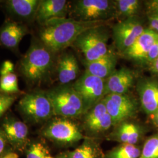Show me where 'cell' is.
Instances as JSON below:
<instances>
[{
    "label": "cell",
    "mask_w": 158,
    "mask_h": 158,
    "mask_svg": "<svg viewBox=\"0 0 158 158\" xmlns=\"http://www.w3.org/2000/svg\"><path fill=\"white\" fill-rule=\"evenodd\" d=\"M53 66L52 52L43 44L33 40L20 62V70L28 82L38 84L48 77Z\"/></svg>",
    "instance_id": "obj_2"
},
{
    "label": "cell",
    "mask_w": 158,
    "mask_h": 158,
    "mask_svg": "<svg viewBox=\"0 0 158 158\" xmlns=\"http://www.w3.org/2000/svg\"><path fill=\"white\" fill-rule=\"evenodd\" d=\"M0 158H19V155L17 154V153L8 150Z\"/></svg>",
    "instance_id": "obj_33"
},
{
    "label": "cell",
    "mask_w": 158,
    "mask_h": 158,
    "mask_svg": "<svg viewBox=\"0 0 158 158\" xmlns=\"http://www.w3.org/2000/svg\"><path fill=\"white\" fill-rule=\"evenodd\" d=\"M151 64V70L153 73L158 74V56L150 63Z\"/></svg>",
    "instance_id": "obj_34"
},
{
    "label": "cell",
    "mask_w": 158,
    "mask_h": 158,
    "mask_svg": "<svg viewBox=\"0 0 158 158\" xmlns=\"http://www.w3.org/2000/svg\"><path fill=\"white\" fill-rule=\"evenodd\" d=\"M79 73L78 62L72 53H64L59 59L57 75L62 85H67L77 78Z\"/></svg>",
    "instance_id": "obj_19"
},
{
    "label": "cell",
    "mask_w": 158,
    "mask_h": 158,
    "mask_svg": "<svg viewBox=\"0 0 158 158\" xmlns=\"http://www.w3.org/2000/svg\"><path fill=\"white\" fill-rule=\"evenodd\" d=\"M158 56V40L154 43L151 47L150 51H149L147 55L145 62L151 63Z\"/></svg>",
    "instance_id": "obj_30"
},
{
    "label": "cell",
    "mask_w": 158,
    "mask_h": 158,
    "mask_svg": "<svg viewBox=\"0 0 158 158\" xmlns=\"http://www.w3.org/2000/svg\"><path fill=\"white\" fill-rule=\"evenodd\" d=\"M108 35L100 26L89 29L81 34L74 42L83 54L85 62H92L106 56L108 49Z\"/></svg>",
    "instance_id": "obj_5"
},
{
    "label": "cell",
    "mask_w": 158,
    "mask_h": 158,
    "mask_svg": "<svg viewBox=\"0 0 158 158\" xmlns=\"http://www.w3.org/2000/svg\"><path fill=\"white\" fill-rule=\"evenodd\" d=\"M131 123L125 121L120 124L115 132V138L122 143H129Z\"/></svg>",
    "instance_id": "obj_27"
},
{
    "label": "cell",
    "mask_w": 158,
    "mask_h": 158,
    "mask_svg": "<svg viewBox=\"0 0 158 158\" xmlns=\"http://www.w3.org/2000/svg\"><path fill=\"white\" fill-rule=\"evenodd\" d=\"M57 158H68V153H63L59 155Z\"/></svg>",
    "instance_id": "obj_35"
},
{
    "label": "cell",
    "mask_w": 158,
    "mask_h": 158,
    "mask_svg": "<svg viewBox=\"0 0 158 158\" xmlns=\"http://www.w3.org/2000/svg\"><path fill=\"white\" fill-rule=\"evenodd\" d=\"M141 151L135 145L123 143L108 153L106 158H139Z\"/></svg>",
    "instance_id": "obj_23"
},
{
    "label": "cell",
    "mask_w": 158,
    "mask_h": 158,
    "mask_svg": "<svg viewBox=\"0 0 158 158\" xmlns=\"http://www.w3.org/2000/svg\"><path fill=\"white\" fill-rule=\"evenodd\" d=\"M74 12L85 22H101L116 13L114 1L108 0H79L75 2Z\"/></svg>",
    "instance_id": "obj_7"
},
{
    "label": "cell",
    "mask_w": 158,
    "mask_h": 158,
    "mask_svg": "<svg viewBox=\"0 0 158 158\" xmlns=\"http://www.w3.org/2000/svg\"><path fill=\"white\" fill-rule=\"evenodd\" d=\"M18 95L8 94L0 91V117L11 107L17 100Z\"/></svg>",
    "instance_id": "obj_28"
},
{
    "label": "cell",
    "mask_w": 158,
    "mask_h": 158,
    "mask_svg": "<svg viewBox=\"0 0 158 158\" xmlns=\"http://www.w3.org/2000/svg\"><path fill=\"white\" fill-rule=\"evenodd\" d=\"M85 125L87 130L94 134L106 132L113 125L111 117L102 100L86 114Z\"/></svg>",
    "instance_id": "obj_13"
},
{
    "label": "cell",
    "mask_w": 158,
    "mask_h": 158,
    "mask_svg": "<svg viewBox=\"0 0 158 158\" xmlns=\"http://www.w3.org/2000/svg\"><path fill=\"white\" fill-rule=\"evenodd\" d=\"M98 23L76 21L66 18L52 19L42 25L40 40L52 52H59L73 44L85 31L100 26Z\"/></svg>",
    "instance_id": "obj_1"
},
{
    "label": "cell",
    "mask_w": 158,
    "mask_h": 158,
    "mask_svg": "<svg viewBox=\"0 0 158 158\" xmlns=\"http://www.w3.org/2000/svg\"><path fill=\"white\" fill-rule=\"evenodd\" d=\"M141 23L135 17L125 19L113 28V36L117 48L121 53L134 44L144 31Z\"/></svg>",
    "instance_id": "obj_10"
},
{
    "label": "cell",
    "mask_w": 158,
    "mask_h": 158,
    "mask_svg": "<svg viewBox=\"0 0 158 158\" xmlns=\"http://www.w3.org/2000/svg\"><path fill=\"white\" fill-rule=\"evenodd\" d=\"M46 158H53V157H52V156H51V155H50V154H49V155H48V156H47V157H46Z\"/></svg>",
    "instance_id": "obj_37"
},
{
    "label": "cell",
    "mask_w": 158,
    "mask_h": 158,
    "mask_svg": "<svg viewBox=\"0 0 158 158\" xmlns=\"http://www.w3.org/2000/svg\"><path fill=\"white\" fill-rule=\"evenodd\" d=\"M21 113L29 121L40 124L55 115L53 107L47 92L35 91L23 96L18 103Z\"/></svg>",
    "instance_id": "obj_4"
},
{
    "label": "cell",
    "mask_w": 158,
    "mask_h": 158,
    "mask_svg": "<svg viewBox=\"0 0 158 158\" xmlns=\"http://www.w3.org/2000/svg\"><path fill=\"white\" fill-rule=\"evenodd\" d=\"M8 144L6 136L0 127V158L8 151L7 149Z\"/></svg>",
    "instance_id": "obj_31"
},
{
    "label": "cell",
    "mask_w": 158,
    "mask_h": 158,
    "mask_svg": "<svg viewBox=\"0 0 158 158\" xmlns=\"http://www.w3.org/2000/svg\"><path fill=\"white\" fill-rule=\"evenodd\" d=\"M42 135L61 144H72L81 140L84 136L73 121L63 117L50 121L42 129Z\"/></svg>",
    "instance_id": "obj_6"
},
{
    "label": "cell",
    "mask_w": 158,
    "mask_h": 158,
    "mask_svg": "<svg viewBox=\"0 0 158 158\" xmlns=\"http://www.w3.org/2000/svg\"><path fill=\"white\" fill-rule=\"evenodd\" d=\"M40 2L38 0H9L6 1V7L14 15L31 20L35 18Z\"/></svg>",
    "instance_id": "obj_21"
},
{
    "label": "cell",
    "mask_w": 158,
    "mask_h": 158,
    "mask_svg": "<svg viewBox=\"0 0 158 158\" xmlns=\"http://www.w3.org/2000/svg\"><path fill=\"white\" fill-rule=\"evenodd\" d=\"M28 32V28L21 23L6 22L0 29V44L12 51L17 50L21 40Z\"/></svg>",
    "instance_id": "obj_17"
},
{
    "label": "cell",
    "mask_w": 158,
    "mask_h": 158,
    "mask_svg": "<svg viewBox=\"0 0 158 158\" xmlns=\"http://www.w3.org/2000/svg\"><path fill=\"white\" fill-rule=\"evenodd\" d=\"M55 115L66 118H76L87 111L85 104L73 85H62L47 92Z\"/></svg>",
    "instance_id": "obj_3"
},
{
    "label": "cell",
    "mask_w": 158,
    "mask_h": 158,
    "mask_svg": "<svg viewBox=\"0 0 158 158\" xmlns=\"http://www.w3.org/2000/svg\"><path fill=\"white\" fill-rule=\"evenodd\" d=\"M155 119L156 120V121H157V123H158V111L157 113H156V114L155 115Z\"/></svg>",
    "instance_id": "obj_36"
},
{
    "label": "cell",
    "mask_w": 158,
    "mask_h": 158,
    "mask_svg": "<svg viewBox=\"0 0 158 158\" xmlns=\"http://www.w3.org/2000/svg\"><path fill=\"white\" fill-rule=\"evenodd\" d=\"M114 4L116 13L125 19L135 17L140 8V1L138 0H117Z\"/></svg>",
    "instance_id": "obj_22"
},
{
    "label": "cell",
    "mask_w": 158,
    "mask_h": 158,
    "mask_svg": "<svg viewBox=\"0 0 158 158\" xmlns=\"http://www.w3.org/2000/svg\"><path fill=\"white\" fill-rule=\"evenodd\" d=\"M110 115L113 125L119 124L135 115L137 110L135 100L125 94H109L102 100Z\"/></svg>",
    "instance_id": "obj_9"
},
{
    "label": "cell",
    "mask_w": 158,
    "mask_h": 158,
    "mask_svg": "<svg viewBox=\"0 0 158 158\" xmlns=\"http://www.w3.org/2000/svg\"><path fill=\"white\" fill-rule=\"evenodd\" d=\"M85 104L87 111L106 96V80L85 73L73 85Z\"/></svg>",
    "instance_id": "obj_8"
},
{
    "label": "cell",
    "mask_w": 158,
    "mask_h": 158,
    "mask_svg": "<svg viewBox=\"0 0 158 158\" xmlns=\"http://www.w3.org/2000/svg\"><path fill=\"white\" fill-rule=\"evenodd\" d=\"M117 59L113 52L92 61L85 62V73L102 79H107L116 70Z\"/></svg>",
    "instance_id": "obj_18"
},
{
    "label": "cell",
    "mask_w": 158,
    "mask_h": 158,
    "mask_svg": "<svg viewBox=\"0 0 158 158\" xmlns=\"http://www.w3.org/2000/svg\"><path fill=\"white\" fill-rule=\"evenodd\" d=\"M134 73L127 68L115 70L106 80V96L109 94H127L134 85Z\"/></svg>",
    "instance_id": "obj_14"
},
{
    "label": "cell",
    "mask_w": 158,
    "mask_h": 158,
    "mask_svg": "<svg viewBox=\"0 0 158 158\" xmlns=\"http://www.w3.org/2000/svg\"><path fill=\"white\" fill-rule=\"evenodd\" d=\"M139 158H158V135L147 139Z\"/></svg>",
    "instance_id": "obj_25"
},
{
    "label": "cell",
    "mask_w": 158,
    "mask_h": 158,
    "mask_svg": "<svg viewBox=\"0 0 158 158\" xmlns=\"http://www.w3.org/2000/svg\"><path fill=\"white\" fill-rule=\"evenodd\" d=\"M50 153L45 146L40 142L30 144L27 150L26 158H46Z\"/></svg>",
    "instance_id": "obj_26"
},
{
    "label": "cell",
    "mask_w": 158,
    "mask_h": 158,
    "mask_svg": "<svg viewBox=\"0 0 158 158\" xmlns=\"http://www.w3.org/2000/svg\"><path fill=\"white\" fill-rule=\"evenodd\" d=\"M68 6V2L65 0L40 1L35 19L43 25L52 19L65 18Z\"/></svg>",
    "instance_id": "obj_15"
},
{
    "label": "cell",
    "mask_w": 158,
    "mask_h": 158,
    "mask_svg": "<svg viewBox=\"0 0 158 158\" xmlns=\"http://www.w3.org/2000/svg\"><path fill=\"white\" fill-rule=\"evenodd\" d=\"M0 2H1V1H0Z\"/></svg>",
    "instance_id": "obj_38"
},
{
    "label": "cell",
    "mask_w": 158,
    "mask_h": 158,
    "mask_svg": "<svg viewBox=\"0 0 158 158\" xmlns=\"http://www.w3.org/2000/svg\"><path fill=\"white\" fill-rule=\"evenodd\" d=\"M148 8L151 12H158V0H153L148 1Z\"/></svg>",
    "instance_id": "obj_32"
},
{
    "label": "cell",
    "mask_w": 158,
    "mask_h": 158,
    "mask_svg": "<svg viewBox=\"0 0 158 158\" xmlns=\"http://www.w3.org/2000/svg\"><path fill=\"white\" fill-rule=\"evenodd\" d=\"M69 158H99L97 148L90 141H85L74 151L67 153Z\"/></svg>",
    "instance_id": "obj_24"
},
{
    "label": "cell",
    "mask_w": 158,
    "mask_h": 158,
    "mask_svg": "<svg viewBox=\"0 0 158 158\" xmlns=\"http://www.w3.org/2000/svg\"><path fill=\"white\" fill-rule=\"evenodd\" d=\"M0 91L12 95H18L23 93L18 86L14 65L10 60L3 63L0 69Z\"/></svg>",
    "instance_id": "obj_20"
},
{
    "label": "cell",
    "mask_w": 158,
    "mask_h": 158,
    "mask_svg": "<svg viewBox=\"0 0 158 158\" xmlns=\"http://www.w3.org/2000/svg\"><path fill=\"white\" fill-rule=\"evenodd\" d=\"M158 40V33L150 28L145 29L134 44L121 54L127 59L145 62L149 51Z\"/></svg>",
    "instance_id": "obj_12"
},
{
    "label": "cell",
    "mask_w": 158,
    "mask_h": 158,
    "mask_svg": "<svg viewBox=\"0 0 158 158\" xmlns=\"http://www.w3.org/2000/svg\"><path fill=\"white\" fill-rule=\"evenodd\" d=\"M0 127L8 143L14 148L23 151L28 146L29 128L25 123L13 117H6Z\"/></svg>",
    "instance_id": "obj_11"
},
{
    "label": "cell",
    "mask_w": 158,
    "mask_h": 158,
    "mask_svg": "<svg viewBox=\"0 0 158 158\" xmlns=\"http://www.w3.org/2000/svg\"><path fill=\"white\" fill-rule=\"evenodd\" d=\"M138 91L142 107L149 115H155L158 111V83L145 80L138 85Z\"/></svg>",
    "instance_id": "obj_16"
},
{
    "label": "cell",
    "mask_w": 158,
    "mask_h": 158,
    "mask_svg": "<svg viewBox=\"0 0 158 158\" xmlns=\"http://www.w3.org/2000/svg\"><path fill=\"white\" fill-rule=\"evenodd\" d=\"M149 28L158 34V12H151L148 15Z\"/></svg>",
    "instance_id": "obj_29"
}]
</instances>
